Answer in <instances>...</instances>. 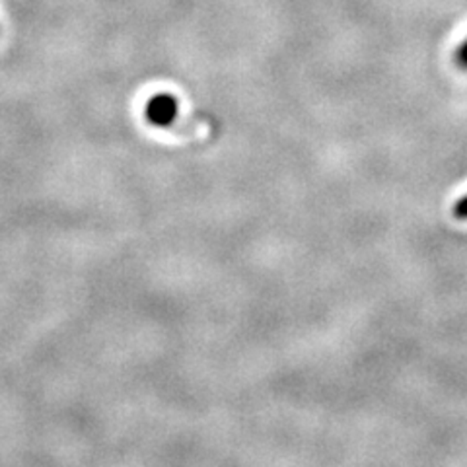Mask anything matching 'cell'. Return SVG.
Segmentation results:
<instances>
[{"label":"cell","instance_id":"1","mask_svg":"<svg viewBox=\"0 0 467 467\" xmlns=\"http://www.w3.org/2000/svg\"><path fill=\"white\" fill-rule=\"evenodd\" d=\"M146 119L154 127H171L180 115V104L171 94H158L146 104Z\"/></svg>","mask_w":467,"mask_h":467},{"label":"cell","instance_id":"2","mask_svg":"<svg viewBox=\"0 0 467 467\" xmlns=\"http://www.w3.org/2000/svg\"><path fill=\"white\" fill-rule=\"evenodd\" d=\"M454 216L458 221H467V195L458 199L454 204Z\"/></svg>","mask_w":467,"mask_h":467},{"label":"cell","instance_id":"3","mask_svg":"<svg viewBox=\"0 0 467 467\" xmlns=\"http://www.w3.org/2000/svg\"><path fill=\"white\" fill-rule=\"evenodd\" d=\"M456 63H458L460 68L467 70V39L462 43V46L456 51Z\"/></svg>","mask_w":467,"mask_h":467}]
</instances>
